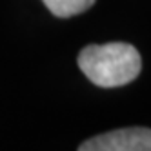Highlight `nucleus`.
<instances>
[{"label": "nucleus", "mask_w": 151, "mask_h": 151, "mask_svg": "<svg viewBox=\"0 0 151 151\" xmlns=\"http://www.w3.org/2000/svg\"><path fill=\"white\" fill-rule=\"evenodd\" d=\"M78 68L95 86L118 88L140 75L142 58L137 47L126 42L91 44L80 51Z\"/></svg>", "instance_id": "nucleus-1"}, {"label": "nucleus", "mask_w": 151, "mask_h": 151, "mask_svg": "<svg viewBox=\"0 0 151 151\" xmlns=\"http://www.w3.org/2000/svg\"><path fill=\"white\" fill-rule=\"evenodd\" d=\"M78 151H151L149 127H124L96 135L80 144Z\"/></svg>", "instance_id": "nucleus-2"}, {"label": "nucleus", "mask_w": 151, "mask_h": 151, "mask_svg": "<svg viewBox=\"0 0 151 151\" xmlns=\"http://www.w3.org/2000/svg\"><path fill=\"white\" fill-rule=\"evenodd\" d=\"M44 6L58 18H69L80 15L95 4V0H42Z\"/></svg>", "instance_id": "nucleus-3"}]
</instances>
